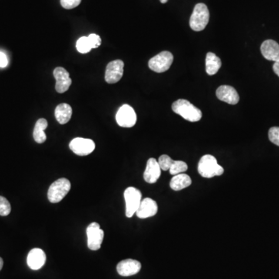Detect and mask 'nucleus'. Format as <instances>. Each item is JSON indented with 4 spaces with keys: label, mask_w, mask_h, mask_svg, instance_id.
<instances>
[{
    "label": "nucleus",
    "mask_w": 279,
    "mask_h": 279,
    "mask_svg": "<svg viewBox=\"0 0 279 279\" xmlns=\"http://www.w3.org/2000/svg\"><path fill=\"white\" fill-rule=\"evenodd\" d=\"M88 41H89L90 45H91L92 49L99 48V47L101 45V38H100V36L97 35V34H90L89 36H88Z\"/></svg>",
    "instance_id": "obj_28"
},
{
    "label": "nucleus",
    "mask_w": 279,
    "mask_h": 279,
    "mask_svg": "<svg viewBox=\"0 0 279 279\" xmlns=\"http://www.w3.org/2000/svg\"><path fill=\"white\" fill-rule=\"evenodd\" d=\"M210 21V11L206 4H198L195 7L190 17V25L194 31H202L207 27Z\"/></svg>",
    "instance_id": "obj_3"
},
{
    "label": "nucleus",
    "mask_w": 279,
    "mask_h": 279,
    "mask_svg": "<svg viewBox=\"0 0 279 279\" xmlns=\"http://www.w3.org/2000/svg\"><path fill=\"white\" fill-rule=\"evenodd\" d=\"M81 0H61V4L63 8L71 10L75 8L81 4Z\"/></svg>",
    "instance_id": "obj_27"
},
{
    "label": "nucleus",
    "mask_w": 279,
    "mask_h": 279,
    "mask_svg": "<svg viewBox=\"0 0 279 279\" xmlns=\"http://www.w3.org/2000/svg\"><path fill=\"white\" fill-rule=\"evenodd\" d=\"M268 138L273 144L279 147V127H271L268 131Z\"/></svg>",
    "instance_id": "obj_26"
},
{
    "label": "nucleus",
    "mask_w": 279,
    "mask_h": 279,
    "mask_svg": "<svg viewBox=\"0 0 279 279\" xmlns=\"http://www.w3.org/2000/svg\"><path fill=\"white\" fill-rule=\"evenodd\" d=\"M198 171L203 178H211L215 176H220L224 169L217 162L215 157L210 154L203 156L198 164Z\"/></svg>",
    "instance_id": "obj_2"
},
{
    "label": "nucleus",
    "mask_w": 279,
    "mask_h": 279,
    "mask_svg": "<svg viewBox=\"0 0 279 279\" xmlns=\"http://www.w3.org/2000/svg\"><path fill=\"white\" fill-rule=\"evenodd\" d=\"M174 57L169 51H162L154 56L148 62L149 68L157 73L167 71L172 64Z\"/></svg>",
    "instance_id": "obj_6"
},
{
    "label": "nucleus",
    "mask_w": 279,
    "mask_h": 279,
    "mask_svg": "<svg viewBox=\"0 0 279 279\" xmlns=\"http://www.w3.org/2000/svg\"><path fill=\"white\" fill-rule=\"evenodd\" d=\"M172 110L175 114H178L184 120L190 122H198L201 120V110L195 107L190 101L186 100H177L172 104Z\"/></svg>",
    "instance_id": "obj_1"
},
{
    "label": "nucleus",
    "mask_w": 279,
    "mask_h": 279,
    "mask_svg": "<svg viewBox=\"0 0 279 279\" xmlns=\"http://www.w3.org/2000/svg\"><path fill=\"white\" fill-rule=\"evenodd\" d=\"M46 254L40 248H34L27 256V264L32 270H39L45 264Z\"/></svg>",
    "instance_id": "obj_17"
},
{
    "label": "nucleus",
    "mask_w": 279,
    "mask_h": 279,
    "mask_svg": "<svg viewBox=\"0 0 279 279\" xmlns=\"http://www.w3.org/2000/svg\"><path fill=\"white\" fill-rule=\"evenodd\" d=\"M217 98L230 105H236L240 100L238 93L234 87L230 85H221L217 88Z\"/></svg>",
    "instance_id": "obj_13"
},
{
    "label": "nucleus",
    "mask_w": 279,
    "mask_h": 279,
    "mask_svg": "<svg viewBox=\"0 0 279 279\" xmlns=\"http://www.w3.org/2000/svg\"><path fill=\"white\" fill-rule=\"evenodd\" d=\"M3 267H4V260L0 257V271L2 270Z\"/></svg>",
    "instance_id": "obj_31"
},
{
    "label": "nucleus",
    "mask_w": 279,
    "mask_h": 279,
    "mask_svg": "<svg viewBox=\"0 0 279 279\" xmlns=\"http://www.w3.org/2000/svg\"><path fill=\"white\" fill-rule=\"evenodd\" d=\"M124 63L121 60H115L107 64L105 80L109 84L118 82L124 75Z\"/></svg>",
    "instance_id": "obj_10"
},
{
    "label": "nucleus",
    "mask_w": 279,
    "mask_h": 279,
    "mask_svg": "<svg viewBox=\"0 0 279 279\" xmlns=\"http://www.w3.org/2000/svg\"><path fill=\"white\" fill-rule=\"evenodd\" d=\"M192 179L188 174H178L174 175L170 181V187L174 191H180L191 185Z\"/></svg>",
    "instance_id": "obj_19"
},
{
    "label": "nucleus",
    "mask_w": 279,
    "mask_h": 279,
    "mask_svg": "<svg viewBox=\"0 0 279 279\" xmlns=\"http://www.w3.org/2000/svg\"><path fill=\"white\" fill-rule=\"evenodd\" d=\"M11 212V203L4 197H0V216L6 217Z\"/></svg>",
    "instance_id": "obj_25"
},
{
    "label": "nucleus",
    "mask_w": 279,
    "mask_h": 279,
    "mask_svg": "<svg viewBox=\"0 0 279 279\" xmlns=\"http://www.w3.org/2000/svg\"><path fill=\"white\" fill-rule=\"evenodd\" d=\"M173 161H174V160L171 159L169 156L167 155V154H163V155L159 157L157 162H158L161 170H163V171H167L168 170L169 171Z\"/></svg>",
    "instance_id": "obj_24"
},
{
    "label": "nucleus",
    "mask_w": 279,
    "mask_h": 279,
    "mask_svg": "<svg viewBox=\"0 0 279 279\" xmlns=\"http://www.w3.org/2000/svg\"><path fill=\"white\" fill-rule=\"evenodd\" d=\"M260 51L264 58L276 62L279 61V44L273 40H267L260 46Z\"/></svg>",
    "instance_id": "obj_15"
},
{
    "label": "nucleus",
    "mask_w": 279,
    "mask_h": 279,
    "mask_svg": "<svg viewBox=\"0 0 279 279\" xmlns=\"http://www.w3.org/2000/svg\"><path fill=\"white\" fill-rule=\"evenodd\" d=\"M160 2H161V4H166V3L167 2V0H160Z\"/></svg>",
    "instance_id": "obj_32"
},
{
    "label": "nucleus",
    "mask_w": 279,
    "mask_h": 279,
    "mask_svg": "<svg viewBox=\"0 0 279 279\" xmlns=\"http://www.w3.org/2000/svg\"><path fill=\"white\" fill-rule=\"evenodd\" d=\"M87 244L91 250H100L104 241V232L100 228L99 223H91L86 229Z\"/></svg>",
    "instance_id": "obj_7"
},
{
    "label": "nucleus",
    "mask_w": 279,
    "mask_h": 279,
    "mask_svg": "<svg viewBox=\"0 0 279 279\" xmlns=\"http://www.w3.org/2000/svg\"><path fill=\"white\" fill-rule=\"evenodd\" d=\"M54 77L56 80L55 89L58 93H64L68 91L71 85V79L69 73L61 67L54 70Z\"/></svg>",
    "instance_id": "obj_11"
},
{
    "label": "nucleus",
    "mask_w": 279,
    "mask_h": 279,
    "mask_svg": "<svg viewBox=\"0 0 279 279\" xmlns=\"http://www.w3.org/2000/svg\"><path fill=\"white\" fill-rule=\"evenodd\" d=\"M54 115H55L56 120H58L60 124H67L71 120L72 109L68 104H59L56 107Z\"/></svg>",
    "instance_id": "obj_18"
},
{
    "label": "nucleus",
    "mask_w": 279,
    "mask_h": 279,
    "mask_svg": "<svg viewBox=\"0 0 279 279\" xmlns=\"http://www.w3.org/2000/svg\"><path fill=\"white\" fill-rule=\"evenodd\" d=\"M124 199L126 203V216L128 218H131L135 214L142 201V195L141 191L137 189L129 187L124 192Z\"/></svg>",
    "instance_id": "obj_5"
},
{
    "label": "nucleus",
    "mask_w": 279,
    "mask_h": 279,
    "mask_svg": "<svg viewBox=\"0 0 279 279\" xmlns=\"http://www.w3.org/2000/svg\"><path fill=\"white\" fill-rule=\"evenodd\" d=\"M141 264L138 260L133 259H126L121 260L117 266V272L121 276L134 275L141 271Z\"/></svg>",
    "instance_id": "obj_12"
},
{
    "label": "nucleus",
    "mask_w": 279,
    "mask_h": 279,
    "mask_svg": "<svg viewBox=\"0 0 279 279\" xmlns=\"http://www.w3.org/2000/svg\"><path fill=\"white\" fill-rule=\"evenodd\" d=\"M8 64V59L4 53L0 51V68H5Z\"/></svg>",
    "instance_id": "obj_29"
},
{
    "label": "nucleus",
    "mask_w": 279,
    "mask_h": 279,
    "mask_svg": "<svg viewBox=\"0 0 279 279\" xmlns=\"http://www.w3.org/2000/svg\"><path fill=\"white\" fill-rule=\"evenodd\" d=\"M116 120L120 127L130 128L134 127L137 123V114L132 107L125 104L119 109Z\"/></svg>",
    "instance_id": "obj_8"
},
{
    "label": "nucleus",
    "mask_w": 279,
    "mask_h": 279,
    "mask_svg": "<svg viewBox=\"0 0 279 279\" xmlns=\"http://www.w3.org/2000/svg\"><path fill=\"white\" fill-rule=\"evenodd\" d=\"M48 127V121L45 119L41 118L37 120L36 123L35 127L34 129V141L38 144H43L47 140V136H46L44 130Z\"/></svg>",
    "instance_id": "obj_21"
},
{
    "label": "nucleus",
    "mask_w": 279,
    "mask_h": 279,
    "mask_svg": "<svg viewBox=\"0 0 279 279\" xmlns=\"http://www.w3.org/2000/svg\"><path fill=\"white\" fill-rule=\"evenodd\" d=\"M161 167L157 160L150 158L147 161L146 169L144 173V178L145 181L150 184H154L161 176Z\"/></svg>",
    "instance_id": "obj_16"
},
{
    "label": "nucleus",
    "mask_w": 279,
    "mask_h": 279,
    "mask_svg": "<svg viewBox=\"0 0 279 279\" xmlns=\"http://www.w3.org/2000/svg\"><path fill=\"white\" fill-rule=\"evenodd\" d=\"M71 190V182L67 178H59L53 182L48 190V198L52 203H58L66 197Z\"/></svg>",
    "instance_id": "obj_4"
},
{
    "label": "nucleus",
    "mask_w": 279,
    "mask_h": 279,
    "mask_svg": "<svg viewBox=\"0 0 279 279\" xmlns=\"http://www.w3.org/2000/svg\"><path fill=\"white\" fill-rule=\"evenodd\" d=\"M76 48L78 52L81 54H86L89 52L92 48L90 45L88 41V37H81L78 40L76 43Z\"/></svg>",
    "instance_id": "obj_23"
},
{
    "label": "nucleus",
    "mask_w": 279,
    "mask_h": 279,
    "mask_svg": "<svg viewBox=\"0 0 279 279\" xmlns=\"http://www.w3.org/2000/svg\"><path fill=\"white\" fill-rule=\"evenodd\" d=\"M188 170V165L185 162L182 161H174L171 167H170L169 172L172 175L181 174Z\"/></svg>",
    "instance_id": "obj_22"
},
{
    "label": "nucleus",
    "mask_w": 279,
    "mask_h": 279,
    "mask_svg": "<svg viewBox=\"0 0 279 279\" xmlns=\"http://www.w3.org/2000/svg\"><path fill=\"white\" fill-rule=\"evenodd\" d=\"M222 62L218 56L214 53H207L206 58V71L209 75H213L218 72L221 68Z\"/></svg>",
    "instance_id": "obj_20"
},
{
    "label": "nucleus",
    "mask_w": 279,
    "mask_h": 279,
    "mask_svg": "<svg viewBox=\"0 0 279 279\" xmlns=\"http://www.w3.org/2000/svg\"><path fill=\"white\" fill-rule=\"evenodd\" d=\"M157 210L158 207L154 200L151 198H145L141 201V204L136 212V215L140 219L149 218L156 215Z\"/></svg>",
    "instance_id": "obj_14"
},
{
    "label": "nucleus",
    "mask_w": 279,
    "mask_h": 279,
    "mask_svg": "<svg viewBox=\"0 0 279 279\" xmlns=\"http://www.w3.org/2000/svg\"><path fill=\"white\" fill-rule=\"evenodd\" d=\"M69 147L77 155L86 156L95 150L96 145L94 141L90 139L77 137L70 142Z\"/></svg>",
    "instance_id": "obj_9"
},
{
    "label": "nucleus",
    "mask_w": 279,
    "mask_h": 279,
    "mask_svg": "<svg viewBox=\"0 0 279 279\" xmlns=\"http://www.w3.org/2000/svg\"><path fill=\"white\" fill-rule=\"evenodd\" d=\"M273 71L279 77V61L274 62V65H273Z\"/></svg>",
    "instance_id": "obj_30"
}]
</instances>
